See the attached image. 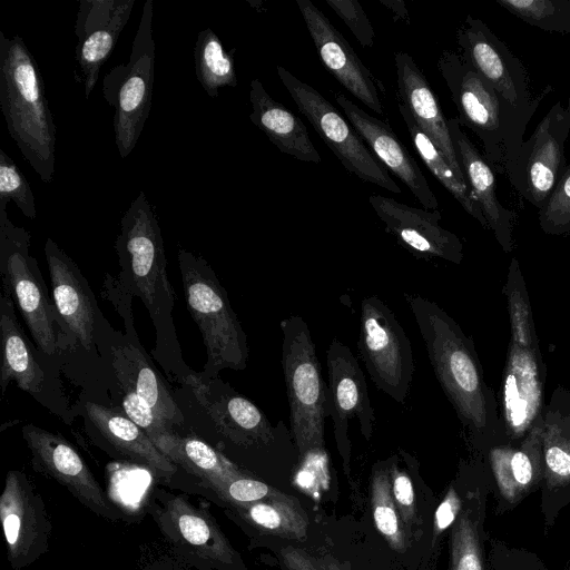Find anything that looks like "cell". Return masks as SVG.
I'll return each instance as SVG.
<instances>
[{
	"mask_svg": "<svg viewBox=\"0 0 570 570\" xmlns=\"http://www.w3.org/2000/svg\"><path fill=\"white\" fill-rule=\"evenodd\" d=\"M543 471L550 489L570 484V430L550 403L543 414Z\"/></svg>",
	"mask_w": 570,
	"mask_h": 570,
	"instance_id": "35",
	"label": "cell"
},
{
	"mask_svg": "<svg viewBox=\"0 0 570 570\" xmlns=\"http://www.w3.org/2000/svg\"><path fill=\"white\" fill-rule=\"evenodd\" d=\"M394 62L397 101L407 108L419 128L442 153L459 180L469 187L456 158L448 120L425 75L405 51L395 52Z\"/></svg>",
	"mask_w": 570,
	"mask_h": 570,
	"instance_id": "27",
	"label": "cell"
},
{
	"mask_svg": "<svg viewBox=\"0 0 570 570\" xmlns=\"http://www.w3.org/2000/svg\"><path fill=\"white\" fill-rule=\"evenodd\" d=\"M276 71L298 110L346 170L366 183L401 194V188L387 169L372 154L351 122L327 99L284 67L277 66Z\"/></svg>",
	"mask_w": 570,
	"mask_h": 570,
	"instance_id": "13",
	"label": "cell"
},
{
	"mask_svg": "<svg viewBox=\"0 0 570 570\" xmlns=\"http://www.w3.org/2000/svg\"><path fill=\"white\" fill-rule=\"evenodd\" d=\"M569 132L570 109L558 100L505 161L504 170L514 189L539 210L567 168L564 145Z\"/></svg>",
	"mask_w": 570,
	"mask_h": 570,
	"instance_id": "14",
	"label": "cell"
},
{
	"mask_svg": "<svg viewBox=\"0 0 570 570\" xmlns=\"http://www.w3.org/2000/svg\"><path fill=\"white\" fill-rule=\"evenodd\" d=\"M45 257L51 297L70 342L63 370L75 356H83L112 372L110 338L114 327L100 311L88 279L50 237L45 243Z\"/></svg>",
	"mask_w": 570,
	"mask_h": 570,
	"instance_id": "9",
	"label": "cell"
},
{
	"mask_svg": "<svg viewBox=\"0 0 570 570\" xmlns=\"http://www.w3.org/2000/svg\"><path fill=\"white\" fill-rule=\"evenodd\" d=\"M397 108L404 120L413 147L421 157L422 161L444 188L459 202L463 209L475 218L482 227L489 229L487 220L482 214L480 205L474 199L469 187L463 185L442 153L436 148L433 141L419 128L414 118L407 108L397 101Z\"/></svg>",
	"mask_w": 570,
	"mask_h": 570,
	"instance_id": "33",
	"label": "cell"
},
{
	"mask_svg": "<svg viewBox=\"0 0 570 570\" xmlns=\"http://www.w3.org/2000/svg\"><path fill=\"white\" fill-rule=\"evenodd\" d=\"M153 515L171 547L188 561L218 570H245L242 559L213 515L185 495L159 493Z\"/></svg>",
	"mask_w": 570,
	"mask_h": 570,
	"instance_id": "15",
	"label": "cell"
},
{
	"mask_svg": "<svg viewBox=\"0 0 570 570\" xmlns=\"http://www.w3.org/2000/svg\"><path fill=\"white\" fill-rule=\"evenodd\" d=\"M119 407L138 426H140L148 436L156 433L177 432L169 424L164 422L150 405L137 395L132 390L126 386H118Z\"/></svg>",
	"mask_w": 570,
	"mask_h": 570,
	"instance_id": "42",
	"label": "cell"
},
{
	"mask_svg": "<svg viewBox=\"0 0 570 570\" xmlns=\"http://www.w3.org/2000/svg\"><path fill=\"white\" fill-rule=\"evenodd\" d=\"M119 285L138 297L155 327L153 356L165 372L181 383L193 371L184 361L173 320L175 292L167 274L164 239L158 219L141 190L120 219L115 240Z\"/></svg>",
	"mask_w": 570,
	"mask_h": 570,
	"instance_id": "2",
	"label": "cell"
},
{
	"mask_svg": "<svg viewBox=\"0 0 570 570\" xmlns=\"http://www.w3.org/2000/svg\"><path fill=\"white\" fill-rule=\"evenodd\" d=\"M21 434L35 471L56 480L95 514L111 521L121 519L83 459L65 436L32 423L24 424Z\"/></svg>",
	"mask_w": 570,
	"mask_h": 570,
	"instance_id": "18",
	"label": "cell"
},
{
	"mask_svg": "<svg viewBox=\"0 0 570 570\" xmlns=\"http://www.w3.org/2000/svg\"><path fill=\"white\" fill-rule=\"evenodd\" d=\"M368 202L386 232L415 257L439 258L453 264L462 262L463 244L441 225L439 210L412 207L383 195H372Z\"/></svg>",
	"mask_w": 570,
	"mask_h": 570,
	"instance_id": "24",
	"label": "cell"
},
{
	"mask_svg": "<svg viewBox=\"0 0 570 570\" xmlns=\"http://www.w3.org/2000/svg\"><path fill=\"white\" fill-rule=\"evenodd\" d=\"M436 66L456 107L460 125L480 138L483 156L493 171L504 174L505 161L522 145L527 126L551 87L541 90L528 108L517 109L460 52L443 50Z\"/></svg>",
	"mask_w": 570,
	"mask_h": 570,
	"instance_id": "4",
	"label": "cell"
},
{
	"mask_svg": "<svg viewBox=\"0 0 570 570\" xmlns=\"http://www.w3.org/2000/svg\"><path fill=\"white\" fill-rule=\"evenodd\" d=\"M125 333L114 328L110 362L117 386L132 390L159 419L177 432L185 428V415L141 345L132 318L124 320Z\"/></svg>",
	"mask_w": 570,
	"mask_h": 570,
	"instance_id": "23",
	"label": "cell"
},
{
	"mask_svg": "<svg viewBox=\"0 0 570 570\" xmlns=\"http://www.w3.org/2000/svg\"><path fill=\"white\" fill-rule=\"evenodd\" d=\"M234 51H226L210 28L198 32L194 46L195 72L210 98H216L223 87L237 86Z\"/></svg>",
	"mask_w": 570,
	"mask_h": 570,
	"instance_id": "34",
	"label": "cell"
},
{
	"mask_svg": "<svg viewBox=\"0 0 570 570\" xmlns=\"http://www.w3.org/2000/svg\"><path fill=\"white\" fill-rule=\"evenodd\" d=\"M0 519L12 569L21 570L48 551L50 518L41 494L23 471L7 472L0 495Z\"/></svg>",
	"mask_w": 570,
	"mask_h": 570,
	"instance_id": "17",
	"label": "cell"
},
{
	"mask_svg": "<svg viewBox=\"0 0 570 570\" xmlns=\"http://www.w3.org/2000/svg\"><path fill=\"white\" fill-rule=\"evenodd\" d=\"M549 403L559 412L570 430V390L558 386Z\"/></svg>",
	"mask_w": 570,
	"mask_h": 570,
	"instance_id": "47",
	"label": "cell"
},
{
	"mask_svg": "<svg viewBox=\"0 0 570 570\" xmlns=\"http://www.w3.org/2000/svg\"><path fill=\"white\" fill-rule=\"evenodd\" d=\"M327 416L332 417L334 436L340 452L348 459V423L357 419L360 430L370 441L375 423L374 409L364 373L351 348L334 337L326 351Z\"/></svg>",
	"mask_w": 570,
	"mask_h": 570,
	"instance_id": "20",
	"label": "cell"
},
{
	"mask_svg": "<svg viewBox=\"0 0 570 570\" xmlns=\"http://www.w3.org/2000/svg\"><path fill=\"white\" fill-rule=\"evenodd\" d=\"M0 105L10 137L45 183L52 180L56 125L38 63L22 38L0 31Z\"/></svg>",
	"mask_w": 570,
	"mask_h": 570,
	"instance_id": "3",
	"label": "cell"
},
{
	"mask_svg": "<svg viewBox=\"0 0 570 570\" xmlns=\"http://www.w3.org/2000/svg\"><path fill=\"white\" fill-rule=\"evenodd\" d=\"M213 492L232 507L268 501L286 495V493L248 474L233 479L216 488Z\"/></svg>",
	"mask_w": 570,
	"mask_h": 570,
	"instance_id": "41",
	"label": "cell"
},
{
	"mask_svg": "<svg viewBox=\"0 0 570 570\" xmlns=\"http://www.w3.org/2000/svg\"><path fill=\"white\" fill-rule=\"evenodd\" d=\"M538 219L541 229L548 235L570 234V166L566 168L547 204L539 210Z\"/></svg>",
	"mask_w": 570,
	"mask_h": 570,
	"instance_id": "40",
	"label": "cell"
},
{
	"mask_svg": "<svg viewBox=\"0 0 570 570\" xmlns=\"http://www.w3.org/2000/svg\"><path fill=\"white\" fill-rule=\"evenodd\" d=\"M390 462L387 466L374 469L371 480L372 514L377 531L391 548L396 551H404L406 549L405 538L400 524V514L392 497Z\"/></svg>",
	"mask_w": 570,
	"mask_h": 570,
	"instance_id": "37",
	"label": "cell"
},
{
	"mask_svg": "<svg viewBox=\"0 0 570 570\" xmlns=\"http://www.w3.org/2000/svg\"><path fill=\"white\" fill-rule=\"evenodd\" d=\"M249 101V119L279 151L302 161L321 163V156L309 138L305 124L276 101L257 78L250 81Z\"/></svg>",
	"mask_w": 570,
	"mask_h": 570,
	"instance_id": "30",
	"label": "cell"
},
{
	"mask_svg": "<svg viewBox=\"0 0 570 570\" xmlns=\"http://www.w3.org/2000/svg\"><path fill=\"white\" fill-rule=\"evenodd\" d=\"M180 384L193 393L226 448L250 456H299L286 424H272L255 403L220 377L206 379L191 371Z\"/></svg>",
	"mask_w": 570,
	"mask_h": 570,
	"instance_id": "7",
	"label": "cell"
},
{
	"mask_svg": "<svg viewBox=\"0 0 570 570\" xmlns=\"http://www.w3.org/2000/svg\"><path fill=\"white\" fill-rule=\"evenodd\" d=\"M279 556L287 570H341L333 561L316 558L299 548L285 547Z\"/></svg>",
	"mask_w": 570,
	"mask_h": 570,
	"instance_id": "45",
	"label": "cell"
},
{
	"mask_svg": "<svg viewBox=\"0 0 570 570\" xmlns=\"http://www.w3.org/2000/svg\"><path fill=\"white\" fill-rule=\"evenodd\" d=\"M334 97L376 159L405 184L425 209L438 210L439 202L425 176L390 125L367 114L342 92H335Z\"/></svg>",
	"mask_w": 570,
	"mask_h": 570,
	"instance_id": "26",
	"label": "cell"
},
{
	"mask_svg": "<svg viewBox=\"0 0 570 570\" xmlns=\"http://www.w3.org/2000/svg\"><path fill=\"white\" fill-rule=\"evenodd\" d=\"M436 380L472 442L487 452L507 443L500 406L471 337L435 302L405 294Z\"/></svg>",
	"mask_w": 570,
	"mask_h": 570,
	"instance_id": "1",
	"label": "cell"
},
{
	"mask_svg": "<svg viewBox=\"0 0 570 570\" xmlns=\"http://www.w3.org/2000/svg\"><path fill=\"white\" fill-rule=\"evenodd\" d=\"M481 499L461 510L452 525L450 570H483L481 549Z\"/></svg>",
	"mask_w": 570,
	"mask_h": 570,
	"instance_id": "36",
	"label": "cell"
},
{
	"mask_svg": "<svg viewBox=\"0 0 570 570\" xmlns=\"http://www.w3.org/2000/svg\"><path fill=\"white\" fill-rule=\"evenodd\" d=\"M546 375L537 333L510 334L498 400L509 443L520 442L543 419Z\"/></svg>",
	"mask_w": 570,
	"mask_h": 570,
	"instance_id": "16",
	"label": "cell"
},
{
	"mask_svg": "<svg viewBox=\"0 0 570 570\" xmlns=\"http://www.w3.org/2000/svg\"><path fill=\"white\" fill-rule=\"evenodd\" d=\"M323 66L356 99L384 116V86L327 17L309 0H296Z\"/></svg>",
	"mask_w": 570,
	"mask_h": 570,
	"instance_id": "22",
	"label": "cell"
},
{
	"mask_svg": "<svg viewBox=\"0 0 570 570\" xmlns=\"http://www.w3.org/2000/svg\"><path fill=\"white\" fill-rule=\"evenodd\" d=\"M72 412L82 416L92 442L110 455L142 465L160 479L169 480L177 472L178 466L118 405H106L82 396Z\"/></svg>",
	"mask_w": 570,
	"mask_h": 570,
	"instance_id": "19",
	"label": "cell"
},
{
	"mask_svg": "<svg viewBox=\"0 0 570 570\" xmlns=\"http://www.w3.org/2000/svg\"><path fill=\"white\" fill-rule=\"evenodd\" d=\"M462 510V501L454 487H450L434 514V534L439 535L453 525Z\"/></svg>",
	"mask_w": 570,
	"mask_h": 570,
	"instance_id": "46",
	"label": "cell"
},
{
	"mask_svg": "<svg viewBox=\"0 0 570 570\" xmlns=\"http://www.w3.org/2000/svg\"><path fill=\"white\" fill-rule=\"evenodd\" d=\"M530 26L544 31L570 33L569 0H495Z\"/></svg>",
	"mask_w": 570,
	"mask_h": 570,
	"instance_id": "38",
	"label": "cell"
},
{
	"mask_svg": "<svg viewBox=\"0 0 570 570\" xmlns=\"http://www.w3.org/2000/svg\"><path fill=\"white\" fill-rule=\"evenodd\" d=\"M450 135L456 158L466 179L468 186L480 205L488 227L505 253L513 248L512 232L515 213L505 208L495 191L493 169L462 130L456 117L448 119Z\"/></svg>",
	"mask_w": 570,
	"mask_h": 570,
	"instance_id": "28",
	"label": "cell"
},
{
	"mask_svg": "<svg viewBox=\"0 0 570 570\" xmlns=\"http://www.w3.org/2000/svg\"><path fill=\"white\" fill-rule=\"evenodd\" d=\"M187 309L198 326L207 361L199 374L217 377L226 368L247 366V336L216 273L202 256L183 247L177 253Z\"/></svg>",
	"mask_w": 570,
	"mask_h": 570,
	"instance_id": "5",
	"label": "cell"
},
{
	"mask_svg": "<svg viewBox=\"0 0 570 570\" xmlns=\"http://www.w3.org/2000/svg\"><path fill=\"white\" fill-rule=\"evenodd\" d=\"M392 497L404 523L411 525L416 517L415 492L412 479L406 470L397 465V460L390 462Z\"/></svg>",
	"mask_w": 570,
	"mask_h": 570,
	"instance_id": "44",
	"label": "cell"
},
{
	"mask_svg": "<svg viewBox=\"0 0 570 570\" xmlns=\"http://www.w3.org/2000/svg\"><path fill=\"white\" fill-rule=\"evenodd\" d=\"M357 350L376 389L404 404L415 371L413 351L395 314L377 296L361 302Z\"/></svg>",
	"mask_w": 570,
	"mask_h": 570,
	"instance_id": "12",
	"label": "cell"
},
{
	"mask_svg": "<svg viewBox=\"0 0 570 570\" xmlns=\"http://www.w3.org/2000/svg\"><path fill=\"white\" fill-rule=\"evenodd\" d=\"M456 42L461 56L512 107L525 109L531 105L524 66L481 19L468 14L458 29Z\"/></svg>",
	"mask_w": 570,
	"mask_h": 570,
	"instance_id": "21",
	"label": "cell"
},
{
	"mask_svg": "<svg viewBox=\"0 0 570 570\" xmlns=\"http://www.w3.org/2000/svg\"><path fill=\"white\" fill-rule=\"evenodd\" d=\"M9 291L1 286L0 334L2 362L0 387L4 394L10 382L32 396L67 424L75 415L63 393L60 373L63 364L41 352L20 325Z\"/></svg>",
	"mask_w": 570,
	"mask_h": 570,
	"instance_id": "11",
	"label": "cell"
},
{
	"mask_svg": "<svg viewBox=\"0 0 570 570\" xmlns=\"http://www.w3.org/2000/svg\"><path fill=\"white\" fill-rule=\"evenodd\" d=\"M380 3L392 12L394 20L410 23L409 11L403 0H380Z\"/></svg>",
	"mask_w": 570,
	"mask_h": 570,
	"instance_id": "48",
	"label": "cell"
},
{
	"mask_svg": "<svg viewBox=\"0 0 570 570\" xmlns=\"http://www.w3.org/2000/svg\"><path fill=\"white\" fill-rule=\"evenodd\" d=\"M282 367L289 409V430L301 458L324 451L327 384L307 323L291 315L281 323Z\"/></svg>",
	"mask_w": 570,
	"mask_h": 570,
	"instance_id": "8",
	"label": "cell"
},
{
	"mask_svg": "<svg viewBox=\"0 0 570 570\" xmlns=\"http://www.w3.org/2000/svg\"><path fill=\"white\" fill-rule=\"evenodd\" d=\"M568 107H569V109H570V98H569V101H568Z\"/></svg>",
	"mask_w": 570,
	"mask_h": 570,
	"instance_id": "49",
	"label": "cell"
},
{
	"mask_svg": "<svg viewBox=\"0 0 570 570\" xmlns=\"http://www.w3.org/2000/svg\"><path fill=\"white\" fill-rule=\"evenodd\" d=\"M502 497L517 502L543 479V419L518 443H502L488 451Z\"/></svg>",
	"mask_w": 570,
	"mask_h": 570,
	"instance_id": "29",
	"label": "cell"
},
{
	"mask_svg": "<svg viewBox=\"0 0 570 570\" xmlns=\"http://www.w3.org/2000/svg\"><path fill=\"white\" fill-rule=\"evenodd\" d=\"M135 0H81L75 33L78 42L76 60L85 96L89 98L102 65L114 51L127 24Z\"/></svg>",
	"mask_w": 570,
	"mask_h": 570,
	"instance_id": "25",
	"label": "cell"
},
{
	"mask_svg": "<svg viewBox=\"0 0 570 570\" xmlns=\"http://www.w3.org/2000/svg\"><path fill=\"white\" fill-rule=\"evenodd\" d=\"M244 521L259 531L282 538L304 540L308 518L294 497L233 507Z\"/></svg>",
	"mask_w": 570,
	"mask_h": 570,
	"instance_id": "32",
	"label": "cell"
},
{
	"mask_svg": "<svg viewBox=\"0 0 570 570\" xmlns=\"http://www.w3.org/2000/svg\"><path fill=\"white\" fill-rule=\"evenodd\" d=\"M30 234L0 210V276L18 307L32 341L63 364L70 342L57 313L38 262L30 255Z\"/></svg>",
	"mask_w": 570,
	"mask_h": 570,
	"instance_id": "6",
	"label": "cell"
},
{
	"mask_svg": "<svg viewBox=\"0 0 570 570\" xmlns=\"http://www.w3.org/2000/svg\"><path fill=\"white\" fill-rule=\"evenodd\" d=\"M154 1L146 0L128 62L112 68L102 81L106 101L115 108L114 132L125 159L135 148L151 109L155 41Z\"/></svg>",
	"mask_w": 570,
	"mask_h": 570,
	"instance_id": "10",
	"label": "cell"
},
{
	"mask_svg": "<svg viewBox=\"0 0 570 570\" xmlns=\"http://www.w3.org/2000/svg\"><path fill=\"white\" fill-rule=\"evenodd\" d=\"M326 3L344 21L363 47H373L374 29L360 2L356 0H326Z\"/></svg>",
	"mask_w": 570,
	"mask_h": 570,
	"instance_id": "43",
	"label": "cell"
},
{
	"mask_svg": "<svg viewBox=\"0 0 570 570\" xmlns=\"http://www.w3.org/2000/svg\"><path fill=\"white\" fill-rule=\"evenodd\" d=\"M153 443L177 466L197 478L207 490L247 474L222 452L193 435L179 432L156 433Z\"/></svg>",
	"mask_w": 570,
	"mask_h": 570,
	"instance_id": "31",
	"label": "cell"
},
{
	"mask_svg": "<svg viewBox=\"0 0 570 570\" xmlns=\"http://www.w3.org/2000/svg\"><path fill=\"white\" fill-rule=\"evenodd\" d=\"M10 200L26 217L36 218V202L29 181L6 151L0 149V210H6Z\"/></svg>",
	"mask_w": 570,
	"mask_h": 570,
	"instance_id": "39",
	"label": "cell"
}]
</instances>
